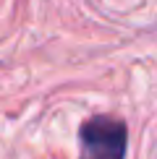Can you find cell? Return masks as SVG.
<instances>
[{
  "instance_id": "obj_1",
  "label": "cell",
  "mask_w": 157,
  "mask_h": 159,
  "mask_svg": "<svg viewBox=\"0 0 157 159\" xmlns=\"http://www.w3.org/2000/svg\"><path fill=\"white\" fill-rule=\"evenodd\" d=\"M81 157L78 159H126L128 130L126 123L110 115L89 117L78 130Z\"/></svg>"
}]
</instances>
